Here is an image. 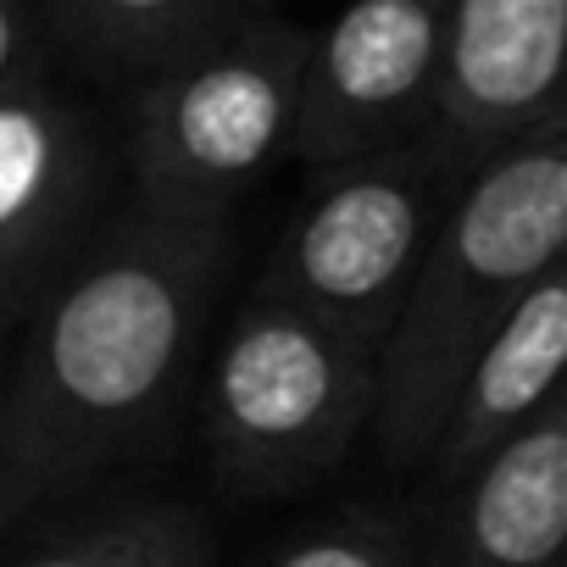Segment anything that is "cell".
<instances>
[{
	"mask_svg": "<svg viewBox=\"0 0 567 567\" xmlns=\"http://www.w3.org/2000/svg\"><path fill=\"white\" fill-rule=\"evenodd\" d=\"M228 228L123 206L12 323L0 528L134 462L184 401Z\"/></svg>",
	"mask_w": 567,
	"mask_h": 567,
	"instance_id": "6da1fadb",
	"label": "cell"
},
{
	"mask_svg": "<svg viewBox=\"0 0 567 567\" xmlns=\"http://www.w3.org/2000/svg\"><path fill=\"white\" fill-rule=\"evenodd\" d=\"M567 117L484 156L451 195L373 351L368 440L384 467H423L451 395L506 312L561 267Z\"/></svg>",
	"mask_w": 567,
	"mask_h": 567,
	"instance_id": "7a4b0ae2",
	"label": "cell"
},
{
	"mask_svg": "<svg viewBox=\"0 0 567 567\" xmlns=\"http://www.w3.org/2000/svg\"><path fill=\"white\" fill-rule=\"evenodd\" d=\"M312 29L239 18L128 90V206L228 228L234 200L290 156Z\"/></svg>",
	"mask_w": 567,
	"mask_h": 567,
	"instance_id": "3957f363",
	"label": "cell"
},
{
	"mask_svg": "<svg viewBox=\"0 0 567 567\" xmlns=\"http://www.w3.org/2000/svg\"><path fill=\"white\" fill-rule=\"evenodd\" d=\"M373 412V351L312 312L245 296L200 395V434L228 495H296L334 473Z\"/></svg>",
	"mask_w": 567,
	"mask_h": 567,
	"instance_id": "277c9868",
	"label": "cell"
},
{
	"mask_svg": "<svg viewBox=\"0 0 567 567\" xmlns=\"http://www.w3.org/2000/svg\"><path fill=\"white\" fill-rule=\"evenodd\" d=\"M473 167L434 134L312 173V195L278 234L256 296L290 301L346 340L379 351L406 284Z\"/></svg>",
	"mask_w": 567,
	"mask_h": 567,
	"instance_id": "5b68a950",
	"label": "cell"
},
{
	"mask_svg": "<svg viewBox=\"0 0 567 567\" xmlns=\"http://www.w3.org/2000/svg\"><path fill=\"white\" fill-rule=\"evenodd\" d=\"M451 0H351L312 34L290 156L318 173L429 134Z\"/></svg>",
	"mask_w": 567,
	"mask_h": 567,
	"instance_id": "8992f818",
	"label": "cell"
},
{
	"mask_svg": "<svg viewBox=\"0 0 567 567\" xmlns=\"http://www.w3.org/2000/svg\"><path fill=\"white\" fill-rule=\"evenodd\" d=\"M101 178V128L51 73L0 95V329L23 318L95 234Z\"/></svg>",
	"mask_w": 567,
	"mask_h": 567,
	"instance_id": "52a82bcc",
	"label": "cell"
},
{
	"mask_svg": "<svg viewBox=\"0 0 567 567\" xmlns=\"http://www.w3.org/2000/svg\"><path fill=\"white\" fill-rule=\"evenodd\" d=\"M567 0H451L429 134L478 167L501 145L561 123Z\"/></svg>",
	"mask_w": 567,
	"mask_h": 567,
	"instance_id": "ba28073f",
	"label": "cell"
},
{
	"mask_svg": "<svg viewBox=\"0 0 567 567\" xmlns=\"http://www.w3.org/2000/svg\"><path fill=\"white\" fill-rule=\"evenodd\" d=\"M417 567H567V401L434 501Z\"/></svg>",
	"mask_w": 567,
	"mask_h": 567,
	"instance_id": "9c48e42d",
	"label": "cell"
},
{
	"mask_svg": "<svg viewBox=\"0 0 567 567\" xmlns=\"http://www.w3.org/2000/svg\"><path fill=\"white\" fill-rule=\"evenodd\" d=\"M567 368V272L550 267L534 290L506 312L489 346L462 373L440 440L423 462L434 501L451 495L467 473H478L517 429H528L556 395Z\"/></svg>",
	"mask_w": 567,
	"mask_h": 567,
	"instance_id": "30bf717a",
	"label": "cell"
},
{
	"mask_svg": "<svg viewBox=\"0 0 567 567\" xmlns=\"http://www.w3.org/2000/svg\"><path fill=\"white\" fill-rule=\"evenodd\" d=\"M0 567H217V528L173 495H117L0 528Z\"/></svg>",
	"mask_w": 567,
	"mask_h": 567,
	"instance_id": "8fae6325",
	"label": "cell"
},
{
	"mask_svg": "<svg viewBox=\"0 0 567 567\" xmlns=\"http://www.w3.org/2000/svg\"><path fill=\"white\" fill-rule=\"evenodd\" d=\"M239 18L245 12L234 0H45L51 56L123 90Z\"/></svg>",
	"mask_w": 567,
	"mask_h": 567,
	"instance_id": "7c38bea8",
	"label": "cell"
},
{
	"mask_svg": "<svg viewBox=\"0 0 567 567\" xmlns=\"http://www.w3.org/2000/svg\"><path fill=\"white\" fill-rule=\"evenodd\" d=\"M429 512L412 501H357L272 539L245 567H417Z\"/></svg>",
	"mask_w": 567,
	"mask_h": 567,
	"instance_id": "4fadbf2b",
	"label": "cell"
},
{
	"mask_svg": "<svg viewBox=\"0 0 567 567\" xmlns=\"http://www.w3.org/2000/svg\"><path fill=\"white\" fill-rule=\"evenodd\" d=\"M45 0H0V95H12L51 73Z\"/></svg>",
	"mask_w": 567,
	"mask_h": 567,
	"instance_id": "5bb4252c",
	"label": "cell"
},
{
	"mask_svg": "<svg viewBox=\"0 0 567 567\" xmlns=\"http://www.w3.org/2000/svg\"><path fill=\"white\" fill-rule=\"evenodd\" d=\"M234 7H239L245 18H272V12H278V0H234Z\"/></svg>",
	"mask_w": 567,
	"mask_h": 567,
	"instance_id": "9a60e30c",
	"label": "cell"
},
{
	"mask_svg": "<svg viewBox=\"0 0 567 567\" xmlns=\"http://www.w3.org/2000/svg\"><path fill=\"white\" fill-rule=\"evenodd\" d=\"M7 340H12V329H0V368H7Z\"/></svg>",
	"mask_w": 567,
	"mask_h": 567,
	"instance_id": "2e32d148",
	"label": "cell"
}]
</instances>
